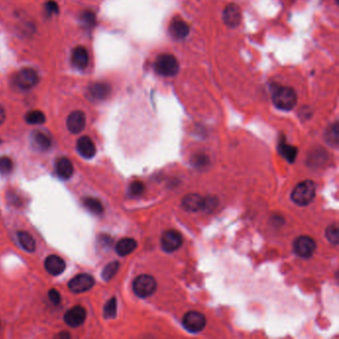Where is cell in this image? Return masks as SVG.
Instances as JSON below:
<instances>
[{"instance_id":"1","label":"cell","mask_w":339,"mask_h":339,"mask_svg":"<svg viewBox=\"0 0 339 339\" xmlns=\"http://www.w3.org/2000/svg\"><path fill=\"white\" fill-rule=\"evenodd\" d=\"M273 102L279 110L291 111L297 105V94L292 88L279 87L274 91Z\"/></svg>"},{"instance_id":"2","label":"cell","mask_w":339,"mask_h":339,"mask_svg":"<svg viewBox=\"0 0 339 339\" xmlns=\"http://www.w3.org/2000/svg\"><path fill=\"white\" fill-rule=\"evenodd\" d=\"M292 200L299 206L308 205L315 197V184L311 180L298 183L292 192Z\"/></svg>"},{"instance_id":"3","label":"cell","mask_w":339,"mask_h":339,"mask_svg":"<svg viewBox=\"0 0 339 339\" xmlns=\"http://www.w3.org/2000/svg\"><path fill=\"white\" fill-rule=\"evenodd\" d=\"M155 72L163 77H172L179 71V63L171 54H161L154 62Z\"/></svg>"},{"instance_id":"4","label":"cell","mask_w":339,"mask_h":339,"mask_svg":"<svg viewBox=\"0 0 339 339\" xmlns=\"http://www.w3.org/2000/svg\"><path fill=\"white\" fill-rule=\"evenodd\" d=\"M157 284L153 277L148 275L138 276L132 284L134 294L141 298L150 297L156 291Z\"/></svg>"},{"instance_id":"5","label":"cell","mask_w":339,"mask_h":339,"mask_svg":"<svg viewBox=\"0 0 339 339\" xmlns=\"http://www.w3.org/2000/svg\"><path fill=\"white\" fill-rule=\"evenodd\" d=\"M40 81L38 73L31 68H24L18 71L13 77V83L18 89L30 90Z\"/></svg>"},{"instance_id":"6","label":"cell","mask_w":339,"mask_h":339,"mask_svg":"<svg viewBox=\"0 0 339 339\" xmlns=\"http://www.w3.org/2000/svg\"><path fill=\"white\" fill-rule=\"evenodd\" d=\"M182 324L190 332H199L205 327L206 318L198 311H189L184 315Z\"/></svg>"},{"instance_id":"7","label":"cell","mask_w":339,"mask_h":339,"mask_svg":"<svg viewBox=\"0 0 339 339\" xmlns=\"http://www.w3.org/2000/svg\"><path fill=\"white\" fill-rule=\"evenodd\" d=\"M316 249L315 241L308 236H300L294 243L295 253L301 258H310Z\"/></svg>"},{"instance_id":"8","label":"cell","mask_w":339,"mask_h":339,"mask_svg":"<svg viewBox=\"0 0 339 339\" xmlns=\"http://www.w3.org/2000/svg\"><path fill=\"white\" fill-rule=\"evenodd\" d=\"M95 279L89 274H81L72 279L69 283V289L72 293L82 294L90 291L95 286Z\"/></svg>"},{"instance_id":"9","label":"cell","mask_w":339,"mask_h":339,"mask_svg":"<svg viewBox=\"0 0 339 339\" xmlns=\"http://www.w3.org/2000/svg\"><path fill=\"white\" fill-rule=\"evenodd\" d=\"M182 242H183L182 235L176 230L165 231L161 237L162 249L167 253L178 250L181 247Z\"/></svg>"},{"instance_id":"10","label":"cell","mask_w":339,"mask_h":339,"mask_svg":"<svg viewBox=\"0 0 339 339\" xmlns=\"http://www.w3.org/2000/svg\"><path fill=\"white\" fill-rule=\"evenodd\" d=\"M223 20L230 28H236L242 21V12L238 5L231 3L227 5L223 12Z\"/></svg>"},{"instance_id":"11","label":"cell","mask_w":339,"mask_h":339,"mask_svg":"<svg viewBox=\"0 0 339 339\" xmlns=\"http://www.w3.org/2000/svg\"><path fill=\"white\" fill-rule=\"evenodd\" d=\"M87 317V310L81 305H76L75 307L68 310L64 316L65 322L71 327H78L84 323Z\"/></svg>"},{"instance_id":"12","label":"cell","mask_w":339,"mask_h":339,"mask_svg":"<svg viewBox=\"0 0 339 339\" xmlns=\"http://www.w3.org/2000/svg\"><path fill=\"white\" fill-rule=\"evenodd\" d=\"M86 127L85 114L81 111L71 113L67 119V127L72 133H80Z\"/></svg>"},{"instance_id":"13","label":"cell","mask_w":339,"mask_h":339,"mask_svg":"<svg viewBox=\"0 0 339 339\" xmlns=\"http://www.w3.org/2000/svg\"><path fill=\"white\" fill-rule=\"evenodd\" d=\"M182 207L188 212H197L204 210L205 198L198 194H188L182 199Z\"/></svg>"},{"instance_id":"14","label":"cell","mask_w":339,"mask_h":339,"mask_svg":"<svg viewBox=\"0 0 339 339\" xmlns=\"http://www.w3.org/2000/svg\"><path fill=\"white\" fill-rule=\"evenodd\" d=\"M44 266L46 271L52 276H59L66 269V263L64 262V260L56 255L47 257Z\"/></svg>"},{"instance_id":"15","label":"cell","mask_w":339,"mask_h":339,"mask_svg":"<svg viewBox=\"0 0 339 339\" xmlns=\"http://www.w3.org/2000/svg\"><path fill=\"white\" fill-rule=\"evenodd\" d=\"M89 94L90 96L97 100V101H103L106 100L112 93V87L108 83H94L89 86Z\"/></svg>"},{"instance_id":"16","label":"cell","mask_w":339,"mask_h":339,"mask_svg":"<svg viewBox=\"0 0 339 339\" xmlns=\"http://www.w3.org/2000/svg\"><path fill=\"white\" fill-rule=\"evenodd\" d=\"M78 152L85 158H93L97 152L94 141L89 136H82L77 142Z\"/></svg>"},{"instance_id":"17","label":"cell","mask_w":339,"mask_h":339,"mask_svg":"<svg viewBox=\"0 0 339 339\" xmlns=\"http://www.w3.org/2000/svg\"><path fill=\"white\" fill-rule=\"evenodd\" d=\"M72 64L78 70H84L89 65V54L84 47H76L72 52Z\"/></svg>"},{"instance_id":"18","label":"cell","mask_w":339,"mask_h":339,"mask_svg":"<svg viewBox=\"0 0 339 339\" xmlns=\"http://www.w3.org/2000/svg\"><path fill=\"white\" fill-rule=\"evenodd\" d=\"M170 32L176 39H184L189 34V26L182 19H174L170 24Z\"/></svg>"},{"instance_id":"19","label":"cell","mask_w":339,"mask_h":339,"mask_svg":"<svg viewBox=\"0 0 339 339\" xmlns=\"http://www.w3.org/2000/svg\"><path fill=\"white\" fill-rule=\"evenodd\" d=\"M56 172L62 179H69L74 173V166L67 157H60L56 161Z\"/></svg>"},{"instance_id":"20","label":"cell","mask_w":339,"mask_h":339,"mask_svg":"<svg viewBox=\"0 0 339 339\" xmlns=\"http://www.w3.org/2000/svg\"><path fill=\"white\" fill-rule=\"evenodd\" d=\"M33 146L41 151L48 150L51 147V139L50 137L42 131H35L31 136Z\"/></svg>"},{"instance_id":"21","label":"cell","mask_w":339,"mask_h":339,"mask_svg":"<svg viewBox=\"0 0 339 339\" xmlns=\"http://www.w3.org/2000/svg\"><path fill=\"white\" fill-rule=\"evenodd\" d=\"M137 247V243L134 239L131 238H124L117 243L116 251L118 255L125 257L127 255L131 254Z\"/></svg>"},{"instance_id":"22","label":"cell","mask_w":339,"mask_h":339,"mask_svg":"<svg viewBox=\"0 0 339 339\" xmlns=\"http://www.w3.org/2000/svg\"><path fill=\"white\" fill-rule=\"evenodd\" d=\"M17 239H18L19 244L25 251L29 253H33L36 250L35 240L29 233L24 232V231H19L17 233Z\"/></svg>"},{"instance_id":"23","label":"cell","mask_w":339,"mask_h":339,"mask_svg":"<svg viewBox=\"0 0 339 339\" xmlns=\"http://www.w3.org/2000/svg\"><path fill=\"white\" fill-rule=\"evenodd\" d=\"M83 205L86 209L96 215H101L104 212V206L102 202L94 197H86L83 199Z\"/></svg>"},{"instance_id":"24","label":"cell","mask_w":339,"mask_h":339,"mask_svg":"<svg viewBox=\"0 0 339 339\" xmlns=\"http://www.w3.org/2000/svg\"><path fill=\"white\" fill-rule=\"evenodd\" d=\"M279 150L282 153V155L289 161L294 162L297 154V148L295 146H292L290 144H287L285 141L281 142L279 145Z\"/></svg>"},{"instance_id":"25","label":"cell","mask_w":339,"mask_h":339,"mask_svg":"<svg viewBox=\"0 0 339 339\" xmlns=\"http://www.w3.org/2000/svg\"><path fill=\"white\" fill-rule=\"evenodd\" d=\"M25 121L29 125H43L46 122V117L41 111H31L25 116Z\"/></svg>"},{"instance_id":"26","label":"cell","mask_w":339,"mask_h":339,"mask_svg":"<svg viewBox=\"0 0 339 339\" xmlns=\"http://www.w3.org/2000/svg\"><path fill=\"white\" fill-rule=\"evenodd\" d=\"M119 268H120L119 262H112V263L108 264L102 272L103 280H105L107 282L112 280L114 278V276L117 274V272L119 271Z\"/></svg>"},{"instance_id":"27","label":"cell","mask_w":339,"mask_h":339,"mask_svg":"<svg viewBox=\"0 0 339 339\" xmlns=\"http://www.w3.org/2000/svg\"><path fill=\"white\" fill-rule=\"evenodd\" d=\"M117 315V299L111 298L104 307V317L107 319L114 318Z\"/></svg>"},{"instance_id":"28","label":"cell","mask_w":339,"mask_h":339,"mask_svg":"<svg viewBox=\"0 0 339 339\" xmlns=\"http://www.w3.org/2000/svg\"><path fill=\"white\" fill-rule=\"evenodd\" d=\"M326 238L327 240L333 244V245H337L339 243V231H338V225L335 223V224H332L330 226L327 227L326 229Z\"/></svg>"},{"instance_id":"29","label":"cell","mask_w":339,"mask_h":339,"mask_svg":"<svg viewBox=\"0 0 339 339\" xmlns=\"http://www.w3.org/2000/svg\"><path fill=\"white\" fill-rule=\"evenodd\" d=\"M81 21L82 24L85 26L86 28L90 29L95 26L96 24V15L93 11L86 10L81 14Z\"/></svg>"},{"instance_id":"30","label":"cell","mask_w":339,"mask_h":339,"mask_svg":"<svg viewBox=\"0 0 339 339\" xmlns=\"http://www.w3.org/2000/svg\"><path fill=\"white\" fill-rule=\"evenodd\" d=\"M326 139L331 145L337 146V144H338V126H337V124L332 125L331 127L329 128V130H327Z\"/></svg>"},{"instance_id":"31","label":"cell","mask_w":339,"mask_h":339,"mask_svg":"<svg viewBox=\"0 0 339 339\" xmlns=\"http://www.w3.org/2000/svg\"><path fill=\"white\" fill-rule=\"evenodd\" d=\"M13 170V162L7 156L0 157V173L1 174H9Z\"/></svg>"},{"instance_id":"32","label":"cell","mask_w":339,"mask_h":339,"mask_svg":"<svg viewBox=\"0 0 339 339\" xmlns=\"http://www.w3.org/2000/svg\"><path fill=\"white\" fill-rule=\"evenodd\" d=\"M144 191V185L140 181H133L128 188L130 196H139Z\"/></svg>"},{"instance_id":"33","label":"cell","mask_w":339,"mask_h":339,"mask_svg":"<svg viewBox=\"0 0 339 339\" xmlns=\"http://www.w3.org/2000/svg\"><path fill=\"white\" fill-rule=\"evenodd\" d=\"M45 10H46V12H47L49 15L56 14V13H58V4H57L56 2H54L53 0L48 1V2L46 3Z\"/></svg>"},{"instance_id":"34","label":"cell","mask_w":339,"mask_h":339,"mask_svg":"<svg viewBox=\"0 0 339 339\" xmlns=\"http://www.w3.org/2000/svg\"><path fill=\"white\" fill-rule=\"evenodd\" d=\"M48 297L50 298V300H51L54 304H56V305L59 304L60 301H61V296H60L59 292L56 291V290H54V289H52V290L49 291Z\"/></svg>"},{"instance_id":"35","label":"cell","mask_w":339,"mask_h":339,"mask_svg":"<svg viewBox=\"0 0 339 339\" xmlns=\"http://www.w3.org/2000/svg\"><path fill=\"white\" fill-rule=\"evenodd\" d=\"M5 119H6V113H5V110L3 109L2 106H0V126L3 125V123L5 122Z\"/></svg>"},{"instance_id":"36","label":"cell","mask_w":339,"mask_h":339,"mask_svg":"<svg viewBox=\"0 0 339 339\" xmlns=\"http://www.w3.org/2000/svg\"><path fill=\"white\" fill-rule=\"evenodd\" d=\"M57 337H65V338H70L71 336H70V334L69 333H66V332H63V333H61V334H59Z\"/></svg>"},{"instance_id":"37","label":"cell","mask_w":339,"mask_h":339,"mask_svg":"<svg viewBox=\"0 0 339 339\" xmlns=\"http://www.w3.org/2000/svg\"><path fill=\"white\" fill-rule=\"evenodd\" d=\"M0 142H1V140H0Z\"/></svg>"}]
</instances>
